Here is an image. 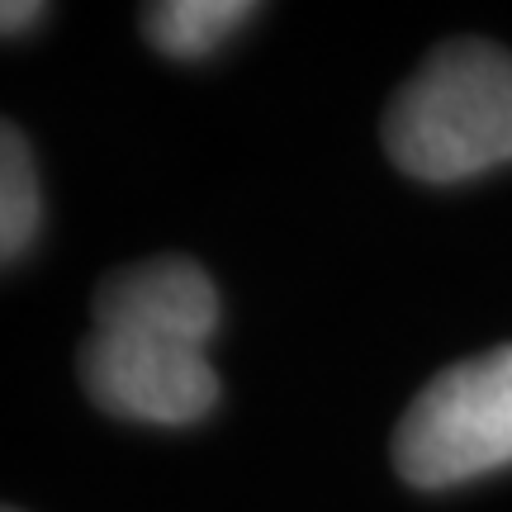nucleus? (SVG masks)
Listing matches in <instances>:
<instances>
[{
	"mask_svg": "<svg viewBox=\"0 0 512 512\" xmlns=\"http://www.w3.org/2000/svg\"><path fill=\"white\" fill-rule=\"evenodd\" d=\"M95 328L81 347V380L105 413L185 427L219 403L209 337L219 290L190 256H152L95 290Z\"/></svg>",
	"mask_w": 512,
	"mask_h": 512,
	"instance_id": "obj_1",
	"label": "nucleus"
},
{
	"mask_svg": "<svg viewBox=\"0 0 512 512\" xmlns=\"http://www.w3.org/2000/svg\"><path fill=\"white\" fill-rule=\"evenodd\" d=\"M384 152L437 185L512 162V53L479 38L427 53L384 114Z\"/></svg>",
	"mask_w": 512,
	"mask_h": 512,
	"instance_id": "obj_2",
	"label": "nucleus"
},
{
	"mask_svg": "<svg viewBox=\"0 0 512 512\" xmlns=\"http://www.w3.org/2000/svg\"><path fill=\"white\" fill-rule=\"evenodd\" d=\"M413 489H451L512 465V342L456 361L422 389L394 432Z\"/></svg>",
	"mask_w": 512,
	"mask_h": 512,
	"instance_id": "obj_3",
	"label": "nucleus"
},
{
	"mask_svg": "<svg viewBox=\"0 0 512 512\" xmlns=\"http://www.w3.org/2000/svg\"><path fill=\"white\" fill-rule=\"evenodd\" d=\"M256 15L252 0H162L143 10L147 43L166 57H204Z\"/></svg>",
	"mask_w": 512,
	"mask_h": 512,
	"instance_id": "obj_4",
	"label": "nucleus"
},
{
	"mask_svg": "<svg viewBox=\"0 0 512 512\" xmlns=\"http://www.w3.org/2000/svg\"><path fill=\"white\" fill-rule=\"evenodd\" d=\"M43 219V195H38V166L15 124H5L0 138V256L15 261L29 252V242Z\"/></svg>",
	"mask_w": 512,
	"mask_h": 512,
	"instance_id": "obj_5",
	"label": "nucleus"
},
{
	"mask_svg": "<svg viewBox=\"0 0 512 512\" xmlns=\"http://www.w3.org/2000/svg\"><path fill=\"white\" fill-rule=\"evenodd\" d=\"M38 15H43V5H19V0H10V5L0 10V19H5L0 29H5V34H19V29H29Z\"/></svg>",
	"mask_w": 512,
	"mask_h": 512,
	"instance_id": "obj_6",
	"label": "nucleus"
},
{
	"mask_svg": "<svg viewBox=\"0 0 512 512\" xmlns=\"http://www.w3.org/2000/svg\"><path fill=\"white\" fill-rule=\"evenodd\" d=\"M10 512H19V508H10Z\"/></svg>",
	"mask_w": 512,
	"mask_h": 512,
	"instance_id": "obj_7",
	"label": "nucleus"
}]
</instances>
